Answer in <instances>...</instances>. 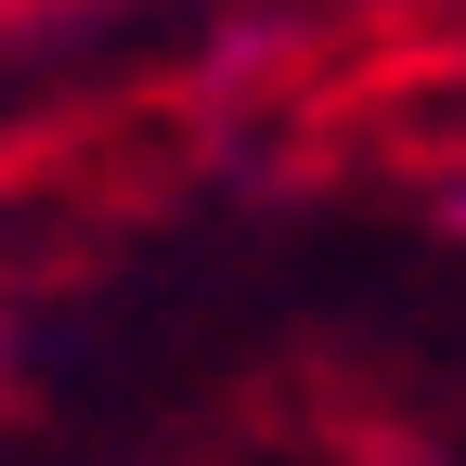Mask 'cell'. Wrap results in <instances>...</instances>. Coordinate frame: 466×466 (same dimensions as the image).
I'll list each match as a JSON object with an SVG mask.
<instances>
[{
    "mask_svg": "<svg viewBox=\"0 0 466 466\" xmlns=\"http://www.w3.org/2000/svg\"><path fill=\"white\" fill-rule=\"evenodd\" d=\"M453 220H466V195H453Z\"/></svg>",
    "mask_w": 466,
    "mask_h": 466,
    "instance_id": "6da1fadb",
    "label": "cell"
}]
</instances>
